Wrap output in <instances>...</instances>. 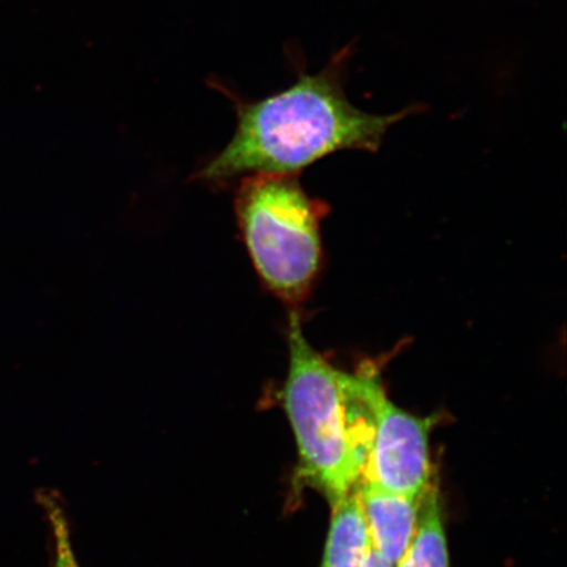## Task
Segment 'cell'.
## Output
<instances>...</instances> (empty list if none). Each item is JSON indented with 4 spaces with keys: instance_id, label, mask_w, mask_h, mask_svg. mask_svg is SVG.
<instances>
[{
    "instance_id": "277c9868",
    "label": "cell",
    "mask_w": 567,
    "mask_h": 567,
    "mask_svg": "<svg viewBox=\"0 0 567 567\" xmlns=\"http://www.w3.org/2000/svg\"><path fill=\"white\" fill-rule=\"evenodd\" d=\"M434 423V416L410 414L388 399L359 481L422 501L431 486L430 432Z\"/></svg>"
},
{
    "instance_id": "9c48e42d",
    "label": "cell",
    "mask_w": 567,
    "mask_h": 567,
    "mask_svg": "<svg viewBox=\"0 0 567 567\" xmlns=\"http://www.w3.org/2000/svg\"><path fill=\"white\" fill-rule=\"evenodd\" d=\"M364 567H394V566L390 565L388 561H385L384 558H382L379 555V553H375L372 549L370 553V556H368Z\"/></svg>"
},
{
    "instance_id": "ba28073f",
    "label": "cell",
    "mask_w": 567,
    "mask_h": 567,
    "mask_svg": "<svg viewBox=\"0 0 567 567\" xmlns=\"http://www.w3.org/2000/svg\"><path fill=\"white\" fill-rule=\"evenodd\" d=\"M39 505L44 509L49 526L52 529L54 544V559L52 567H82L78 563L65 508L51 492L42 491L38 494Z\"/></svg>"
},
{
    "instance_id": "52a82bcc",
    "label": "cell",
    "mask_w": 567,
    "mask_h": 567,
    "mask_svg": "<svg viewBox=\"0 0 567 567\" xmlns=\"http://www.w3.org/2000/svg\"><path fill=\"white\" fill-rule=\"evenodd\" d=\"M394 567H450L449 544L435 486L425 492L413 538Z\"/></svg>"
},
{
    "instance_id": "7a4b0ae2",
    "label": "cell",
    "mask_w": 567,
    "mask_h": 567,
    "mask_svg": "<svg viewBox=\"0 0 567 567\" xmlns=\"http://www.w3.org/2000/svg\"><path fill=\"white\" fill-rule=\"evenodd\" d=\"M234 202L240 236L264 286L296 310L321 268L322 208L293 175L243 177Z\"/></svg>"
},
{
    "instance_id": "5b68a950",
    "label": "cell",
    "mask_w": 567,
    "mask_h": 567,
    "mask_svg": "<svg viewBox=\"0 0 567 567\" xmlns=\"http://www.w3.org/2000/svg\"><path fill=\"white\" fill-rule=\"evenodd\" d=\"M357 492L372 549L395 566L413 538L422 501L390 493L365 481L358 482Z\"/></svg>"
},
{
    "instance_id": "3957f363",
    "label": "cell",
    "mask_w": 567,
    "mask_h": 567,
    "mask_svg": "<svg viewBox=\"0 0 567 567\" xmlns=\"http://www.w3.org/2000/svg\"><path fill=\"white\" fill-rule=\"evenodd\" d=\"M287 337L289 370L281 401L299 452L297 477L321 492L334 507L360 480V467L347 441L338 370L305 338L297 310L290 311Z\"/></svg>"
},
{
    "instance_id": "6da1fadb",
    "label": "cell",
    "mask_w": 567,
    "mask_h": 567,
    "mask_svg": "<svg viewBox=\"0 0 567 567\" xmlns=\"http://www.w3.org/2000/svg\"><path fill=\"white\" fill-rule=\"evenodd\" d=\"M349 56L346 48L321 73L301 74L279 94L240 104L230 144L197 179L221 186L243 176L293 175L332 153L379 151L390 126L420 106L384 116L357 109L343 87Z\"/></svg>"
},
{
    "instance_id": "8992f818",
    "label": "cell",
    "mask_w": 567,
    "mask_h": 567,
    "mask_svg": "<svg viewBox=\"0 0 567 567\" xmlns=\"http://www.w3.org/2000/svg\"><path fill=\"white\" fill-rule=\"evenodd\" d=\"M332 519L319 567H364L372 550L357 486L332 507Z\"/></svg>"
}]
</instances>
